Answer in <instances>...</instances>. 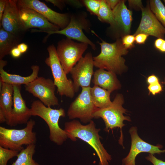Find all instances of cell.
<instances>
[{
	"label": "cell",
	"instance_id": "52a82bcc",
	"mask_svg": "<svg viewBox=\"0 0 165 165\" xmlns=\"http://www.w3.org/2000/svg\"><path fill=\"white\" fill-rule=\"evenodd\" d=\"M87 17V14L84 12L73 13L70 15L69 23L65 28L56 31L43 32L48 33V35L55 34L64 35L67 38L90 45L95 50L96 48L95 45L86 36L83 31L84 30L89 32L90 30L91 24Z\"/></svg>",
	"mask_w": 165,
	"mask_h": 165
},
{
	"label": "cell",
	"instance_id": "7bdbcfd3",
	"mask_svg": "<svg viewBox=\"0 0 165 165\" xmlns=\"http://www.w3.org/2000/svg\"><path fill=\"white\" fill-rule=\"evenodd\" d=\"M163 83L164 84V85H165V78H164V82H163Z\"/></svg>",
	"mask_w": 165,
	"mask_h": 165
},
{
	"label": "cell",
	"instance_id": "3957f363",
	"mask_svg": "<svg viewBox=\"0 0 165 165\" xmlns=\"http://www.w3.org/2000/svg\"><path fill=\"white\" fill-rule=\"evenodd\" d=\"M30 110L32 116H39L46 122L49 129V138L52 141L61 145L66 141L68 138L66 134L60 127L58 123L61 117L65 116L63 108L53 109L37 100L32 102Z\"/></svg>",
	"mask_w": 165,
	"mask_h": 165
},
{
	"label": "cell",
	"instance_id": "b9f144b4",
	"mask_svg": "<svg viewBox=\"0 0 165 165\" xmlns=\"http://www.w3.org/2000/svg\"><path fill=\"white\" fill-rule=\"evenodd\" d=\"M6 119L5 115L3 112L0 110V123L6 122Z\"/></svg>",
	"mask_w": 165,
	"mask_h": 165
},
{
	"label": "cell",
	"instance_id": "603a6c76",
	"mask_svg": "<svg viewBox=\"0 0 165 165\" xmlns=\"http://www.w3.org/2000/svg\"><path fill=\"white\" fill-rule=\"evenodd\" d=\"M111 92L97 85L90 87V95L95 105L103 108L110 106L112 103L110 99Z\"/></svg>",
	"mask_w": 165,
	"mask_h": 165
},
{
	"label": "cell",
	"instance_id": "d4e9b609",
	"mask_svg": "<svg viewBox=\"0 0 165 165\" xmlns=\"http://www.w3.org/2000/svg\"><path fill=\"white\" fill-rule=\"evenodd\" d=\"M97 16L101 21L109 24L111 29L115 27L116 23L112 10L107 4L105 0H101L100 8Z\"/></svg>",
	"mask_w": 165,
	"mask_h": 165
},
{
	"label": "cell",
	"instance_id": "83f0119b",
	"mask_svg": "<svg viewBox=\"0 0 165 165\" xmlns=\"http://www.w3.org/2000/svg\"><path fill=\"white\" fill-rule=\"evenodd\" d=\"M101 0H84L82 1L90 13L92 15L97 16L100 8Z\"/></svg>",
	"mask_w": 165,
	"mask_h": 165
},
{
	"label": "cell",
	"instance_id": "7402d4cb",
	"mask_svg": "<svg viewBox=\"0 0 165 165\" xmlns=\"http://www.w3.org/2000/svg\"><path fill=\"white\" fill-rule=\"evenodd\" d=\"M19 37L2 28L0 29V60L10 54L11 50L19 44Z\"/></svg>",
	"mask_w": 165,
	"mask_h": 165
},
{
	"label": "cell",
	"instance_id": "484cf974",
	"mask_svg": "<svg viewBox=\"0 0 165 165\" xmlns=\"http://www.w3.org/2000/svg\"><path fill=\"white\" fill-rule=\"evenodd\" d=\"M149 2L152 11L165 28V6L160 0H151Z\"/></svg>",
	"mask_w": 165,
	"mask_h": 165
},
{
	"label": "cell",
	"instance_id": "f35d334b",
	"mask_svg": "<svg viewBox=\"0 0 165 165\" xmlns=\"http://www.w3.org/2000/svg\"><path fill=\"white\" fill-rule=\"evenodd\" d=\"M120 1L119 0H105L106 3L112 10L114 9L119 2Z\"/></svg>",
	"mask_w": 165,
	"mask_h": 165
},
{
	"label": "cell",
	"instance_id": "ffe728a7",
	"mask_svg": "<svg viewBox=\"0 0 165 165\" xmlns=\"http://www.w3.org/2000/svg\"><path fill=\"white\" fill-rule=\"evenodd\" d=\"M6 65L3 62L0 63V79L3 82L8 83L13 86L27 85L35 80L38 76L39 67L37 65H33L31 68L32 73L27 76H22L19 75L8 73L3 69Z\"/></svg>",
	"mask_w": 165,
	"mask_h": 165
},
{
	"label": "cell",
	"instance_id": "8992f818",
	"mask_svg": "<svg viewBox=\"0 0 165 165\" xmlns=\"http://www.w3.org/2000/svg\"><path fill=\"white\" fill-rule=\"evenodd\" d=\"M47 49L49 56L45 59V63L51 70L57 93L61 96L73 98L75 93L73 81L67 78L57 56L56 48L52 45Z\"/></svg>",
	"mask_w": 165,
	"mask_h": 165
},
{
	"label": "cell",
	"instance_id": "7a4b0ae2",
	"mask_svg": "<svg viewBox=\"0 0 165 165\" xmlns=\"http://www.w3.org/2000/svg\"><path fill=\"white\" fill-rule=\"evenodd\" d=\"M101 39V42L99 43L101 52L93 57L94 66L116 74H121L127 69L125 60L122 56L128 53V50L123 45L120 38L117 39L112 43H108Z\"/></svg>",
	"mask_w": 165,
	"mask_h": 165
},
{
	"label": "cell",
	"instance_id": "2e32d148",
	"mask_svg": "<svg viewBox=\"0 0 165 165\" xmlns=\"http://www.w3.org/2000/svg\"><path fill=\"white\" fill-rule=\"evenodd\" d=\"M1 21L4 29L18 37L26 31L20 19L17 0H8Z\"/></svg>",
	"mask_w": 165,
	"mask_h": 165
},
{
	"label": "cell",
	"instance_id": "cb8c5ba5",
	"mask_svg": "<svg viewBox=\"0 0 165 165\" xmlns=\"http://www.w3.org/2000/svg\"><path fill=\"white\" fill-rule=\"evenodd\" d=\"M35 144L28 145L20 151L17 158L11 165H40L33 158L35 150Z\"/></svg>",
	"mask_w": 165,
	"mask_h": 165
},
{
	"label": "cell",
	"instance_id": "e575fe53",
	"mask_svg": "<svg viewBox=\"0 0 165 165\" xmlns=\"http://www.w3.org/2000/svg\"><path fill=\"white\" fill-rule=\"evenodd\" d=\"M47 2L51 3L55 6H56L60 9H62L65 6V2L63 0H46Z\"/></svg>",
	"mask_w": 165,
	"mask_h": 165
},
{
	"label": "cell",
	"instance_id": "44dd1931",
	"mask_svg": "<svg viewBox=\"0 0 165 165\" xmlns=\"http://www.w3.org/2000/svg\"><path fill=\"white\" fill-rule=\"evenodd\" d=\"M0 93V110L5 115L6 123L11 126L13 106V86L3 82Z\"/></svg>",
	"mask_w": 165,
	"mask_h": 165
},
{
	"label": "cell",
	"instance_id": "ac0fdd59",
	"mask_svg": "<svg viewBox=\"0 0 165 165\" xmlns=\"http://www.w3.org/2000/svg\"><path fill=\"white\" fill-rule=\"evenodd\" d=\"M21 85L13 86V106L11 126L27 123L32 116L21 92Z\"/></svg>",
	"mask_w": 165,
	"mask_h": 165
},
{
	"label": "cell",
	"instance_id": "f1b7e54d",
	"mask_svg": "<svg viewBox=\"0 0 165 165\" xmlns=\"http://www.w3.org/2000/svg\"><path fill=\"white\" fill-rule=\"evenodd\" d=\"M122 43L125 48L128 50L133 47L135 42V36L134 35L128 34L121 37Z\"/></svg>",
	"mask_w": 165,
	"mask_h": 165
},
{
	"label": "cell",
	"instance_id": "6da1fadb",
	"mask_svg": "<svg viewBox=\"0 0 165 165\" xmlns=\"http://www.w3.org/2000/svg\"><path fill=\"white\" fill-rule=\"evenodd\" d=\"M64 130L68 138L72 141H75L77 138H79L93 148L99 158V165H109L111 156L101 142L99 134L100 129L96 128L93 120L86 125H82L76 120L67 122L65 123Z\"/></svg>",
	"mask_w": 165,
	"mask_h": 165
},
{
	"label": "cell",
	"instance_id": "836d02e7",
	"mask_svg": "<svg viewBox=\"0 0 165 165\" xmlns=\"http://www.w3.org/2000/svg\"><path fill=\"white\" fill-rule=\"evenodd\" d=\"M148 35L144 33H139L135 36V43L141 44L145 43Z\"/></svg>",
	"mask_w": 165,
	"mask_h": 165
},
{
	"label": "cell",
	"instance_id": "1f68e13d",
	"mask_svg": "<svg viewBox=\"0 0 165 165\" xmlns=\"http://www.w3.org/2000/svg\"><path fill=\"white\" fill-rule=\"evenodd\" d=\"M128 3L130 8L136 10H141L144 7L140 0H129Z\"/></svg>",
	"mask_w": 165,
	"mask_h": 165
},
{
	"label": "cell",
	"instance_id": "277c9868",
	"mask_svg": "<svg viewBox=\"0 0 165 165\" xmlns=\"http://www.w3.org/2000/svg\"><path fill=\"white\" fill-rule=\"evenodd\" d=\"M124 99L123 95L118 94L109 106L103 108H97L93 114L94 118H101L105 124V130L108 132L111 129L118 128L120 129V136L119 141V143L123 146V136L122 129L125 124V120L130 121V118L124 116L127 110L123 108Z\"/></svg>",
	"mask_w": 165,
	"mask_h": 165
},
{
	"label": "cell",
	"instance_id": "30bf717a",
	"mask_svg": "<svg viewBox=\"0 0 165 165\" xmlns=\"http://www.w3.org/2000/svg\"><path fill=\"white\" fill-rule=\"evenodd\" d=\"M25 90L38 98L46 106L59 105L58 98L55 95L56 86L53 81L49 78L38 77L28 84L25 85Z\"/></svg>",
	"mask_w": 165,
	"mask_h": 165
},
{
	"label": "cell",
	"instance_id": "4dcf8cb0",
	"mask_svg": "<svg viewBox=\"0 0 165 165\" xmlns=\"http://www.w3.org/2000/svg\"><path fill=\"white\" fill-rule=\"evenodd\" d=\"M154 46L160 51L165 53V40L163 38H157L155 41Z\"/></svg>",
	"mask_w": 165,
	"mask_h": 165
},
{
	"label": "cell",
	"instance_id": "ab89813d",
	"mask_svg": "<svg viewBox=\"0 0 165 165\" xmlns=\"http://www.w3.org/2000/svg\"><path fill=\"white\" fill-rule=\"evenodd\" d=\"M65 2L67 3L79 7L82 6L83 5L82 1H79L77 0H66L65 1Z\"/></svg>",
	"mask_w": 165,
	"mask_h": 165
},
{
	"label": "cell",
	"instance_id": "ee69618b",
	"mask_svg": "<svg viewBox=\"0 0 165 165\" xmlns=\"http://www.w3.org/2000/svg\"><path fill=\"white\" fill-rule=\"evenodd\" d=\"M163 2H164V3L165 4V0H163Z\"/></svg>",
	"mask_w": 165,
	"mask_h": 165
},
{
	"label": "cell",
	"instance_id": "8d00e7d4",
	"mask_svg": "<svg viewBox=\"0 0 165 165\" xmlns=\"http://www.w3.org/2000/svg\"><path fill=\"white\" fill-rule=\"evenodd\" d=\"M7 1L8 0H0V21H1Z\"/></svg>",
	"mask_w": 165,
	"mask_h": 165
},
{
	"label": "cell",
	"instance_id": "5b68a950",
	"mask_svg": "<svg viewBox=\"0 0 165 165\" xmlns=\"http://www.w3.org/2000/svg\"><path fill=\"white\" fill-rule=\"evenodd\" d=\"M25 127L20 129H9L0 127V146L20 151L23 145L35 144L36 133L33 131L35 122L30 119Z\"/></svg>",
	"mask_w": 165,
	"mask_h": 165
},
{
	"label": "cell",
	"instance_id": "9a60e30c",
	"mask_svg": "<svg viewBox=\"0 0 165 165\" xmlns=\"http://www.w3.org/2000/svg\"><path fill=\"white\" fill-rule=\"evenodd\" d=\"M141 18L139 25L133 34L144 33L157 38H164L165 28L157 19L150 8L149 3L141 9Z\"/></svg>",
	"mask_w": 165,
	"mask_h": 165
},
{
	"label": "cell",
	"instance_id": "4fadbf2b",
	"mask_svg": "<svg viewBox=\"0 0 165 165\" xmlns=\"http://www.w3.org/2000/svg\"><path fill=\"white\" fill-rule=\"evenodd\" d=\"M18 5L33 9L46 18L49 21L62 29L69 23L70 15L57 12L38 0H17Z\"/></svg>",
	"mask_w": 165,
	"mask_h": 165
},
{
	"label": "cell",
	"instance_id": "4316f807",
	"mask_svg": "<svg viewBox=\"0 0 165 165\" xmlns=\"http://www.w3.org/2000/svg\"><path fill=\"white\" fill-rule=\"evenodd\" d=\"M19 151L6 148L0 146V165H7L8 161L17 156Z\"/></svg>",
	"mask_w": 165,
	"mask_h": 165
},
{
	"label": "cell",
	"instance_id": "8fae6325",
	"mask_svg": "<svg viewBox=\"0 0 165 165\" xmlns=\"http://www.w3.org/2000/svg\"><path fill=\"white\" fill-rule=\"evenodd\" d=\"M93 57L92 53L88 52L80 59L70 72L75 93L79 91L80 87L90 86L92 77L94 73Z\"/></svg>",
	"mask_w": 165,
	"mask_h": 165
},
{
	"label": "cell",
	"instance_id": "d6986e66",
	"mask_svg": "<svg viewBox=\"0 0 165 165\" xmlns=\"http://www.w3.org/2000/svg\"><path fill=\"white\" fill-rule=\"evenodd\" d=\"M92 82L97 86L111 93L119 89L121 84L116 74L112 72L99 69L94 72Z\"/></svg>",
	"mask_w": 165,
	"mask_h": 165
},
{
	"label": "cell",
	"instance_id": "d590c367",
	"mask_svg": "<svg viewBox=\"0 0 165 165\" xmlns=\"http://www.w3.org/2000/svg\"><path fill=\"white\" fill-rule=\"evenodd\" d=\"M146 82L148 85L160 82L158 78L154 75H152L149 76L147 78Z\"/></svg>",
	"mask_w": 165,
	"mask_h": 165
},
{
	"label": "cell",
	"instance_id": "74e56055",
	"mask_svg": "<svg viewBox=\"0 0 165 165\" xmlns=\"http://www.w3.org/2000/svg\"><path fill=\"white\" fill-rule=\"evenodd\" d=\"M21 54L22 53L17 47L13 48L10 52V54L14 58L19 57Z\"/></svg>",
	"mask_w": 165,
	"mask_h": 165
},
{
	"label": "cell",
	"instance_id": "60d3db41",
	"mask_svg": "<svg viewBox=\"0 0 165 165\" xmlns=\"http://www.w3.org/2000/svg\"><path fill=\"white\" fill-rule=\"evenodd\" d=\"M22 53H24L27 50L28 46L26 44L24 43L19 44L17 46Z\"/></svg>",
	"mask_w": 165,
	"mask_h": 165
},
{
	"label": "cell",
	"instance_id": "5bb4252c",
	"mask_svg": "<svg viewBox=\"0 0 165 165\" xmlns=\"http://www.w3.org/2000/svg\"><path fill=\"white\" fill-rule=\"evenodd\" d=\"M129 132L131 137V148L128 155L122 160L123 165H135L136 158L141 152H148L153 155L165 152V149H160L161 145H153L142 140L138 134L137 127H131Z\"/></svg>",
	"mask_w": 165,
	"mask_h": 165
},
{
	"label": "cell",
	"instance_id": "ba28073f",
	"mask_svg": "<svg viewBox=\"0 0 165 165\" xmlns=\"http://www.w3.org/2000/svg\"><path fill=\"white\" fill-rule=\"evenodd\" d=\"M87 44L75 42L67 38L57 43L56 51L59 60L66 73H70L87 49Z\"/></svg>",
	"mask_w": 165,
	"mask_h": 165
},
{
	"label": "cell",
	"instance_id": "d6a6232c",
	"mask_svg": "<svg viewBox=\"0 0 165 165\" xmlns=\"http://www.w3.org/2000/svg\"><path fill=\"white\" fill-rule=\"evenodd\" d=\"M146 159L153 165H165V162L157 158L152 154H149Z\"/></svg>",
	"mask_w": 165,
	"mask_h": 165
},
{
	"label": "cell",
	"instance_id": "7c38bea8",
	"mask_svg": "<svg viewBox=\"0 0 165 165\" xmlns=\"http://www.w3.org/2000/svg\"><path fill=\"white\" fill-rule=\"evenodd\" d=\"M18 6L20 19L25 31L33 28H38L40 30L32 29V32L56 31L60 30L59 27L50 22L35 10L19 5Z\"/></svg>",
	"mask_w": 165,
	"mask_h": 165
},
{
	"label": "cell",
	"instance_id": "e0dca14e",
	"mask_svg": "<svg viewBox=\"0 0 165 165\" xmlns=\"http://www.w3.org/2000/svg\"><path fill=\"white\" fill-rule=\"evenodd\" d=\"M125 1L120 0L112 10L116 24L112 29L117 39L130 34L133 20L132 12L125 4Z\"/></svg>",
	"mask_w": 165,
	"mask_h": 165
},
{
	"label": "cell",
	"instance_id": "f546056e",
	"mask_svg": "<svg viewBox=\"0 0 165 165\" xmlns=\"http://www.w3.org/2000/svg\"><path fill=\"white\" fill-rule=\"evenodd\" d=\"M148 89L149 93L153 95L160 93L163 90L162 86L160 82L148 85Z\"/></svg>",
	"mask_w": 165,
	"mask_h": 165
},
{
	"label": "cell",
	"instance_id": "9c48e42d",
	"mask_svg": "<svg viewBox=\"0 0 165 165\" xmlns=\"http://www.w3.org/2000/svg\"><path fill=\"white\" fill-rule=\"evenodd\" d=\"M90 87H82L80 93L71 104L67 112L70 119L78 118L86 123L94 118L93 114L97 108L92 100Z\"/></svg>",
	"mask_w": 165,
	"mask_h": 165
}]
</instances>
